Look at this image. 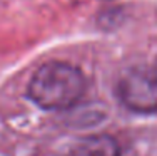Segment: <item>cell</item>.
Wrapping results in <instances>:
<instances>
[{"label": "cell", "mask_w": 157, "mask_h": 156, "mask_svg": "<svg viewBox=\"0 0 157 156\" xmlns=\"http://www.w3.org/2000/svg\"><path fill=\"white\" fill-rule=\"evenodd\" d=\"M59 156H121V144L110 134L82 136Z\"/></svg>", "instance_id": "3957f363"}, {"label": "cell", "mask_w": 157, "mask_h": 156, "mask_svg": "<svg viewBox=\"0 0 157 156\" xmlns=\"http://www.w3.org/2000/svg\"><path fill=\"white\" fill-rule=\"evenodd\" d=\"M87 81L69 62L52 61L40 66L27 87L29 99L45 111H65L84 98Z\"/></svg>", "instance_id": "6da1fadb"}, {"label": "cell", "mask_w": 157, "mask_h": 156, "mask_svg": "<svg viewBox=\"0 0 157 156\" xmlns=\"http://www.w3.org/2000/svg\"><path fill=\"white\" fill-rule=\"evenodd\" d=\"M115 96L119 102L132 113H157V74L154 69H129L119 77Z\"/></svg>", "instance_id": "7a4b0ae2"}, {"label": "cell", "mask_w": 157, "mask_h": 156, "mask_svg": "<svg viewBox=\"0 0 157 156\" xmlns=\"http://www.w3.org/2000/svg\"><path fill=\"white\" fill-rule=\"evenodd\" d=\"M154 72L157 74V59H155V64H154Z\"/></svg>", "instance_id": "277c9868"}]
</instances>
